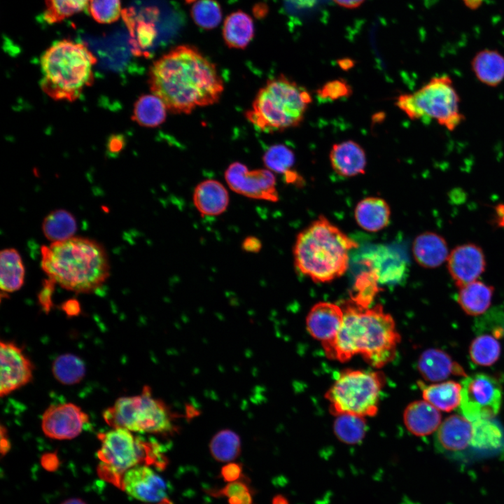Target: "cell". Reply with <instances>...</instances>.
I'll return each instance as SVG.
<instances>
[{
	"label": "cell",
	"instance_id": "13",
	"mask_svg": "<svg viewBox=\"0 0 504 504\" xmlns=\"http://www.w3.org/2000/svg\"><path fill=\"white\" fill-rule=\"evenodd\" d=\"M89 422L88 414L74 403L50 405L41 419V428L48 438L70 440L79 435Z\"/></svg>",
	"mask_w": 504,
	"mask_h": 504
},
{
	"label": "cell",
	"instance_id": "24",
	"mask_svg": "<svg viewBox=\"0 0 504 504\" xmlns=\"http://www.w3.org/2000/svg\"><path fill=\"white\" fill-rule=\"evenodd\" d=\"M390 206L384 199L368 197L358 202L354 209L357 224L368 232H378L389 223Z\"/></svg>",
	"mask_w": 504,
	"mask_h": 504
},
{
	"label": "cell",
	"instance_id": "21",
	"mask_svg": "<svg viewBox=\"0 0 504 504\" xmlns=\"http://www.w3.org/2000/svg\"><path fill=\"white\" fill-rule=\"evenodd\" d=\"M441 420L438 409L425 400L410 403L403 412L405 426L416 436H426L433 433L440 426Z\"/></svg>",
	"mask_w": 504,
	"mask_h": 504
},
{
	"label": "cell",
	"instance_id": "43",
	"mask_svg": "<svg viewBox=\"0 0 504 504\" xmlns=\"http://www.w3.org/2000/svg\"><path fill=\"white\" fill-rule=\"evenodd\" d=\"M216 497H226L230 504H253L252 493L246 482L237 480L223 488L210 491Z\"/></svg>",
	"mask_w": 504,
	"mask_h": 504
},
{
	"label": "cell",
	"instance_id": "1",
	"mask_svg": "<svg viewBox=\"0 0 504 504\" xmlns=\"http://www.w3.org/2000/svg\"><path fill=\"white\" fill-rule=\"evenodd\" d=\"M148 83L167 109L178 114L216 103L224 90L215 64L190 45L178 46L154 62Z\"/></svg>",
	"mask_w": 504,
	"mask_h": 504
},
{
	"label": "cell",
	"instance_id": "33",
	"mask_svg": "<svg viewBox=\"0 0 504 504\" xmlns=\"http://www.w3.org/2000/svg\"><path fill=\"white\" fill-rule=\"evenodd\" d=\"M167 107L155 94H144L134 104L132 119L139 125L155 127L166 119Z\"/></svg>",
	"mask_w": 504,
	"mask_h": 504
},
{
	"label": "cell",
	"instance_id": "16",
	"mask_svg": "<svg viewBox=\"0 0 504 504\" xmlns=\"http://www.w3.org/2000/svg\"><path fill=\"white\" fill-rule=\"evenodd\" d=\"M167 484L148 465H138L127 470L122 479V489L132 497L149 503L167 498Z\"/></svg>",
	"mask_w": 504,
	"mask_h": 504
},
{
	"label": "cell",
	"instance_id": "36",
	"mask_svg": "<svg viewBox=\"0 0 504 504\" xmlns=\"http://www.w3.org/2000/svg\"><path fill=\"white\" fill-rule=\"evenodd\" d=\"M54 377L64 385L79 383L86 372L84 361L72 354H64L57 357L52 364Z\"/></svg>",
	"mask_w": 504,
	"mask_h": 504
},
{
	"label": "cell",
	"instance_id": "42",
	"mask_svg": "<svg viewBox=\"0 0 504 504\" xmlns=\"http://www.w3.org/2000/svg\"><path fill=\"white\" fill-rule=\"evenodd\" d=\"M88 10L98 23L110 24L122 15L120 0H90Z\"/></svg>",
	"mask_w": 504,
	"mask_h": 504
},
{
	"label": "cell",
	"instance_id": "46",
	"mask_svg": "<svg viewBox=\"0 0 504 504\" xmlns=\"http://www.w3.org/2000/svg\"><path fill=\"white\" fill-rule=\"evenodd\" d=\"M293 11L307 13L313 11L325 3L326 0H285Z\"/></svg>",
	"mask_w": 504,
	"mask_h": 504
},
{
	"label": "cell",
	"instance_id": "51",
	"mask_svg": "<svg viewBox=\"0 0 504 504\" xmlns=\"http://www.w3.org/2000/svg\"><path fill=\"white\" fill-rule=\"evenodd\" d=\"M10 444L6 435V429L1 426V453L4 455L10 449Z\"/></svg>",
	"mask_w": 504,
	"mask_h": 504
},
{
	"label": "cell",
	"instance_id": "54",
	"mask_svg": "<svg viewBox=\"0 0 504 504\" xmlns=\"http://www.w3.org/2000/svg\"><path fill=\"white\" fill-rule=\"evenodd\" d=\"M109 147L112 151L119 150L122 147V141L118 137H113L110 141Z\"/></svg>",
	"mask_w": 504,
	"mask_h": 504
},
{
	"label": "cell",
	"instance_id": "49",
	"mask_svg": "<svg viewBox=\"0 0 504 504\" xmlns=\"http://www.w3.org/2000/svg\"><path fill=\"white\" fill-rule=\"evenodd\" d=\"M62 309L70 316H76L80 311L79 303L76 300H69L62 305Z\"/></svg>",
	"mask_w": 504,
	"mask_h": 504
},
{
	"label": "cell",
	"instance_id": "10",
	"mask_svg": "<svg viewBox=\"0 0 504 504\" xmlns=\"http://www.w3.org/2000/svg\"><path fill=\"white\" fill-rule=\"evenodd\" d=\"M384 382L381 372L342 371L325 394L330 412L336 416L349 414L365 418L375 415Z\"/></svg>",
	"mask_w": 504,
	"mask_h": 504
},
{
	"label": "cell",
	"instance_id": "29",
	"mask_svg": "<svg viewBox=\"0 0 504 504\" xmlns=\"http://www.w3.org/2000/svg\"><path fill=\"white\" fill-rule=\"evenodd\" d=\"M419 386L424 400L438 410L450 412L460 405L462 386L458 382L447 381L426 385L420 382Z\"/></svg>",
	"mask_w": 504,
	"mask_h": 504
},
{
	"label": "cell",
	"instance_id": "45",
	"mask_svg": "<svg viewBox=\"0 0 504 504\" xmlns=\"http://www.w3.org/2000/svg\"><path fill=\"white\" fill-rule=\"evenodd\" d=\"M55 281L48 278L43 281V287L38 294V302L42 309L48 314L52 307V295L55 288Z\"/></svg>",
	"mask_w": 504,
	"mask_h": 504
},
{
	"label": "cell",
	"instance_id": "17",
	"mask_svg": "<svg viewBox=\"0 0 504 504\" xmlns=\"http://www.w3.org/2000/svg\"><path fill=\"white\" fill-rule=\"evenodd\" d=\"M344 318L342 306L330 302H318L309 311L306 328L309 335L321 344L337 335Z\"/></svg>",
	"mask_w": 504,
	"mask_h": 504
},
{
	"label": "cell",
	"instance_id": "6",
	"mask_svg": "<svg viewBox=\"0 0 504 504\" xmlns=\"http://www.w3.org/2000/svg\"><path fill=\"white\" fill-rule=\"evenodd\" d=\"M312 100L306 89L281 74L259 90L246 117L262 132L284 131L301 124Z\"/></svg>",
	"mask_w": 504,
	"mask_h": 504
},
{
	"label": "cell",
	"instance_id": "23",
	"mask_svg": "<svg viewBox=\"0 0 504 504\" xmlns=\"http://www.w3.org/2000/svg\"><path fill=\"white\" fill-rule=\"evenodd\" d=\"M412 249L415 261L428 269L439 267L449 255L446 240L433 232H424L416 236Z\"/></svg>",
	"mask_w": 504,
	"mask_h": 504
},
{
	"label": "cell",
	"instance_id": "12",
	"mask_svg": "<svg viewBox=\"0 0 504 504\" xmlns=\"http://www.w3.org/2000/svg\"><path fill=\"white\" fill-rule=\"evenodd\" d=\"M230 188L243 196L270 202L279 200L276 178L269 169L249 170L244 164L234 162L225 172Z\"/></svg>",
	"mask_w": 504,
	"mask_h": 504
},
{
	"label": "cell",
	"instance_id": "4",
	"mask_svg": "<svg viewBox=\"0 0 504 504\" xmlns=\"http://www.w3.org/2000/svg\"><path fill=\"white\" fill-rule=\"evenodd\" d=\"M358 244L327 218L320 216L296 237L295 268L314 282H330L348 270L349 252Z\"/></svg>",
	"mask_w": 504,
	"mask_h": 504
},
{
	"label": "cell",
	"instance_id": "59",
	"mask_svg": "<svg viewBox=\"0 0 504 504\" xmlns=\"http://www.w3.org/2000/svg\"><path fill=\"white\" fill-rule=\"evenodd\" d=\"M157 504H173V503L167 498H165L164 499L162 500L161 501L158 502Z\"/></svg>",
	"mask_w": 504,
	"mask_h": 504
},
{
	"label": "cell",
	"instance_id": "19",
	"mask_svg": "<svg viewBox=\"0 0 504 504\" xmlns=\"http://www.w3.org/2000/svg\"><path fill=\"white\" fill-rule=\"evenodd\" d=\"M472 425L464 416L447 417L438 427L436 439L438 447L449 452L464 450L470 444Z\"/></svg>",
	"mask_w": 504,
	"mask_h": 504
},
{
	"label": "cell",
	"instance_id": "5",
	"mask_svg": "<svg viewBox=\"0 0 504 504\" xmlns=\"http://www.w3.org/2000/svg\"><path fill=\"white\" fill-rule=\"evenodd\" d=\"M96 62L85 45L68 39L58 41L41 57V87L55 100L74 102L92 83Z\"/></svg>",
	"mask_w": 504,
	"mask_h": 504
},
{
	"label": "cell",
	"instance_id": "58",
	"mask_svg": "<svg viewBox=\"0 0 504 504\" xmlns=\"http://www.w3.org/2000/svg\"><path fill=\"white\" fill-rule=\"evenodd\" d=\"M62 504H86L83 500L79 498H70L64 500Z\"/></svg>",
	"mask_w": 504,
	"mask_h": 504
},
{
	"label": "cell",
	"instance_id": "48",
	"mask_svg": "<svg viewBox=\"0 0 504 504\" xmlns=\"http://www.w3.org/2000/svg\"><path fill=\"white\" fill-rule=\"evenodd\" d=\"M241 248L248 253H258L262 248L261 241L254 236L246 237L241 243Z\"/></svg>",
	"mask_w": 504,
	"mask_h": 504
},
{
	"label": "cell",
	"instance_id": "28",
	"mask_svg": "<svg viewBox=\"0 0 504 504\" xmlns=\"http://www.w3.org/2000/svg\"><path fill=\"white\" fill-rule=\"evenodd\" d=\"M457 302L467 314L477 316L483 314L490 306L494 289L480 281H474L461 288Z\"/></svg>",
	"mask_w": 504,
	"mask_h": 504
},
{
	"label": "cell",
	"instance_id": "55",
	"mask_svg": "<svg viewBox=\"0 0 504 504\" xmlns=\"http://www.w3.org/2000/svg\"><path fill=\"white\" fill-rule=\"evenodd\" d=\"M338 64L342 69L349 70L354 66V61L349 58H344L339 60Z\"/></svg>",
	"mask_w": 504,
	"mask_h": 504
},
{
	"label": "cell",
	"instance_id": "27",
	"mask_svg": "<svg viewBox=\"0 0 504 504\" xmlns=\"http://www.w3.org/2000/svg\"><path fill=\"white\" fill-rule=\"evenodd\" d=\"M477 78L491 87L498 85L504 79V56L493 50L478 52L471 62Z\"/></svg>",
	"mask_w": 504,
	"mask_h": 504
},
{
	"label": "cell",
	"instance_id": "34",
	"mask_svg": "<svg viewBox=\"0 0 504 504\" xmlns=\"http://www.w3.org/2000/svg\"><path fill=\"white\" fill-rule=\"evenodd\" d=\"M77 230L74 216L64 209L51 211L43 219L42 230L52 242L64 241L74 237Z\"/></svg>",
	"mask_w": 504,
	"mask_h": 504
},
{
	"label": "cell",
	"instance_id": "60",
	"mask_svg": "<svg viewBox=\"0 0 504 504\" xmlns=\"http://www.w3.org/2000/svg\"><path fill=\"white\" fill-rule=\"evenodd\" d=\"M197 1V0H185V1H186L187 4H194V3H195Z\"/></svg>",
	"mask_w": 504,
	"mask_h": 504
},
{
	"label": "cell",
	"instance_id": "44",
	"mask_svg": "<svg viewBox=\"0 0 504 504\" xmlns=\"http://www.w3.org/2000/svg\"><path fill=\"white\" fill-rule=\"evenodd\" d=\"M317 96L322 99L335 101L352 94V88L343 79H335L326 83L317 90Z\"/></svg>",
	"mask_w": 504,
	"mask_h": 504
},
{
	"label": "cell",
	"instance_id": "50",
	"mask_svg": "<svg viewBox=\"0 0 504 504\" xmlns=\"http://www.w3.org/2000/svg\"><path fill=\"white\" fill-rule=\"evenodd\" d=\"M337 5L346 8H356L360 6L365 0H332Z\"/></svg>",
	"mask_w": 504,
	"mask_h": 504
},
{
	"label": "cell",
	"instance_id": "20",
	"mask_svg": "<svg viewBox=\"0 0 504 504\" xmlns=\"http://www.w3.org/2000/svg\"><path fill=\"white\" fill-rule=\"evenodd\" d=\"M418 370L430 382L446 379L451 374L467 377L463 368L444 351L438 349H428L420 356Z\"/></svg>",
	"mask_w": 504,
	"mask_h": 504
},
{
	"label": "cell",
	"instance_id": "7",
	"mask_svg": "<svg viewBox=\"0 0 504 504\" xmlns=\"http://www.w3.org/2000/svg\"><path fill=\"white\" fill-rule=\"evenodd\" d=\"M101 442L97 456L99 463L97 473L104 480L122 489V479L130 468L144 463L163 470L167 458L157 442L134 436L124 428H113L99 433Z\"/></svg>",
	"mask_w": 504,
	"mask_h": 504
},
{
	"label": "cell",
	"instance_id": "15",
	"mask_svg": "<svg viewBox=\"0 0 504 504\" xmlns=\"http://www.w3.org/2000/svg\"><path fill=\"white\" fill-rule=\"evenodd\" d=\"M485 267L482 249L472 243L457 246L447 258L448 271L458 288L475 281Z\"/></svg>",
	"mask_w": 504,
	"mask_h": 504
},
{
	"label": "cell",
	"instance_id": "22",
	"mask_svg": "<svg viewBox=\"0 0 504 504\" xmlns=\"http://www.w3.org/2000/svg\"><path fill=\"white\" fill-rule=\"evenodd\" d=\"M193 203L200 213L209 216H219L229 205V194L223 185L214 179L200 183L193 192Z\"/></svg>",
	"mask_w": 504,
	"mask_h": 504
},
{
	"label": "cell",
	"instance_id": "38",
	"mask_svg": "<svg viewBox=\"0 0 504 504\" xmlns=\"http://www.w3.org/2000/svg\"><path fill=\"white\" fill-rule=\"evenodd\" d=\"M365 417L344 414L337 416L333 424L336 437L342 442L349 444L362 441L366 433Z\"/></svg>",
	"mask_w": 504,
	"mask_h": 504
},
{
	"label": "cell",
	"instance_id": "40",
	"mask_svg": "<svg viewBox=\"0 0 504 504\" xmlns=\"http://www.w3.org/2000/svg\"><path fill=\"white\" fill-rule=\"evenodd\" d=\"M90 0H45L43 18L48 24H55L82 11Z\"/></svg>",
	"mask_w": 504,
	"mask_h": 504
},
{
	"label": "cell",
	"instance_id": "14",
	"mask_svg": "<svg viewBox=\"0 0 504 504\" xmlns=\"http://www.w3.org/2000/svg\"><path fill=\"white\" fill-rule=\"evenodd\" d=\"M0 396H6L30 382L34 367L21 347L11 342H1Z\"/></svg>",
	"mask_w": 504,
	"mask_h": 504
},
{
	"label": "cell",
	"instance_id": "37",
	"mask_svg": "<svg viewBox=\"0 0 504 504\" xmlns=\"http://www.w3.org/2000/svg\"><path fill=\"white\" fill-rule=\"evenodd\" d=\"M209 450L216 461L220 462L232 461L240 454V438L233 430H222L212 438L209 443Z\"/></svg>",
	"mask_w": 504,
	"mask_h": 504
},
{
	"label": "cell",
	"instance_id": "31",
	"mask_svg": "<svg viewBox=\"0 0 504 504\" xmlns=\"http://www.w3.org/2000/svg\"><path fill=\"white\" fill-rule=\"evenodd\" d=\"M24 267L20 255L15 248H5L0 253V287L1 292L19 290L24 283Z\"/></svg>",
	"mask_w": 504,
	"mask_h": 504
},
{
	"label": "cell",
	"instance_id": "35",
	"mask_svg": "<svg viewBox=\"0 0 504 504\" xmlns=\"http://www.w3.org/2000/svg\"><path fill=\"white\" fill-rule=\"evenodd\" d=\"M472 447L482 451H493L501 447L503 433L495 422L489 419H480L472 421Z\"/></svg>",
	"mask_w": 504,
	"mask_h": 504
},
{
	"label": "cell",
	"instance_id": "11",
	"mask_svg": "<svg viewBox=\"0 0 504 504\" xmlns=\"http://www.w3.org/2000/svg\"><path fill=\"white\" fill-rule=\"evenodd\" d=\"M460 407L470 421L496 416L502 402L501 386L495 377L484 373L465 377L461 382Z\"/></svg>",
	"mask_w": 504,
	"mask_h": 504
},
{
	"label": "cell",
	"instance_id": "53",
	"mask_svg": "<svg viewBox=\"0 0 504 504\" xmlns=\"http://www.w3.org/2000/svg\"><path fill=\"white\" fill-rule=\"evenodd\" d=\"M494 220L498 226L504 227V204H500L496 207Z\"/></svg>",
	"mask_w": 504,
	"mask_h": 504
},
{
	"label": "cell",
	"instance_id": "3",
	"mask_svg": "<svg viewBox=\"0 0 504 504\" xmlns=\"http://www.w3.org/2000/svg\"><path fill=\"white\" fill-rule=\"evenodd\" d=\"M41 266L48 278L62 288L89 293L102 286L110 275L104 248L86 237H72L41 248Z\"/></svg>",
	"mask_w": 504,
	"mask_h": 504
},
{
	"label": "cell",
	"instance_id": "8",
	"mask_svg": "<svg viewBox=\"0 0 504 504\" xmlns=\"http://www.w3.org/2000/svg\"><path fill=\"white\" fill-rule=\"evenodd\" d=\"M460 98L453 81L447 75L432 78L412 94L398 97L397 106L412 120H434L454 130L464 120L459 108Z\"/></svg>",
	"mask_w": 504,
	"mask_h": 504
},
{
	"label": "cell",
	"instance_id": "39",
	"mask_svg": "<svg viewBox=\"0 0 504 504\" xmlns=\"http://www.w3.org/2000/svg\"><path fill=\"white\" fill-rule=\"evenodd\" d=\"M469 352L470 358L475 363L482 366H489L498 359L500 354V345L498 341L491 335H480L472 342Z\"/></svg>",
	"mask_w": 504,
	"mask_h": 504
},
{
	"label": "cell",
	"instance_id": "47",
	"mask_svg": "<svg viewBox=\"0 0 504 504\" xmlns=\"http://www.w3.org/2000/svg\"><path fill=\"white\" fill-rule=\"evenodd\" d=\"M220 475L227 482L239 480L242 475L241 465L237 463H227L222 468Z\"/></svg>",
	"mask_w": 504,
	"mask_h": 504
},
{
	"label": "cell",
	"instance_id": "25",
	"mask_svg": "<svg viewBox=\"0 0 504 504\" xmlns=\"http://www.w3.org/2000/svg\"><path fill=\"white\" fill-rule=\"evenodd\" d=\"M364 263L372 271L379 283L401 280L406 271V263L399 255L387 250H378L364 259Z\"/></svg>",
	"mask_w": 504,
	"mask_h": 504
},
{
	"label": "cell",
	"instance_id": "57",
	"mask_svg": "<svg viewBox=\"0 0 504 504\" xmlns=\"http://www.w3.org/2000/svg\"><path fill=\"white\" fill-rule=\"evenodd\" d=\"M272 504H289V503L284 496L278 495L273 498Z\"/></svg>",
	"mask_w": 504,
	"mask_h": 504
},
{
	"label": "cell",
	"instance_id": "32",
	"mask_svg": "<svg viewBox=\"0 0 504 504\" xmlns=\"http://www.w3.org/2000/svg\"><path fill=\"white\" fill-rule=\"evenodd\" d=\"M122 15L130 32V43L134 55L146 57L148 55L146 50L151 47L157 36L154 24L138 16L134 17V13L130 8L122 10Z\"/></svg>",
	"mask_w": 504,
	"mask_h": 504
},
{
	"label": "cell",
	"instance_id": "52",
	"mask_svg": "<svg viewBox=\"0 0 504 504\" xmlns=\"http://www.w3.org/2000/svg\"><path fill=\"white\" fill-rule=\"evenodd\" d=\"M42 463L43 466L48 470L55 468L57 465V457L52 454L44 455L42 458Z\"/></svg>",
	"mask_w": 504,
	"mask_h": 504
},
{
	"label": "cell",
	"instance_id": "30",
	"mask_svg": "<svg viewBox=\"0 0 504 504\" xmlns=\"http://www.w3.org/2000/svg\"><path fill=\"white\" fill-rule=\"evenodd\" d=\"M263 162L267 169L276 174H281L287 183L301 185L303 179L294 170L295 155L293 151L283 144H275L269 147L263 155Z\"/></svg>",
	"mask_w": 504,
	"mask_h": 504
},
{
	"label": "cell",
	"instance_id": "41",
	"mask_svg": "<svg viewBox=\"0 0 504 504\" xmlns=\"http://www.w3.org/2000/svg\"><path fill=\"white\" fill-rule=\"evenodd\" d=\"M190 15L194 22L204 29L216 28L222 20V9L216 0H197L193 4Z\"/></svg>",
	"mask_w": 504,
	"mask_h": 504
},
{
	"label": "cell",
	"instance_id": "18",
	"mask_svg": "<svg viewBox=\"0 0 504 504\" xmlns=\"http://www.w3.org/2000/svg\"><path fill=\"white\" fill-rule=\"evenodd\" d=\"M332 169L339 175L352 177L365 174L367 164L364 149L352 140L334 144L330 152Z\"/></svg>",
	"mask_w": 504,
	"mask_h": 504
},
{
	"label": "cell",
	"instance_id": "9",
	"mask_svg": "<svg viewBox=\"0 0 504 504\" xmlns=\"http://www.w3.org/2000/svg\"><path fill=\"white\" fill-rule=\"evenodd\" d=\"M105 422L113 428L131 432L156 434L174 430V415L160 399L153 397L145 386L139 395L120 397L102 414Z\"/></svg>",
	"mask_w": 504,
	"mask_h": 504
},
{
	"label": "cell",
	"instance_id": "26",
	"mask_svg": "<svg viewBox=\"0 0 504 504\" xmlns=\"http://www.w3.org/2000/svg\"><path fill=\"white\" fill-rule=\"evenodd\" d=\"M222 33L229 48L244 49L255 34L253 19L242 10L232 12L225 18Z\"/></svg>",
	"mask_w": 504,
	"mask_h": 504
},
{
	"label": "cell",
	"instance_id": "2",
	"mask_svg": "<svg viewBox=\"0 0 504 504\" xmlns=\"http://www.w3.org/2000/svg\"><path fill=\"white\" fill-rule=\"evenodd\" d=\"M341 306V328L334 339L322 344L326 356L345 362L360 354L376 368L391 362L400 342L392 316L381 304L364 307L349 299Z\"/></svg>",
	"mask_w": 504,
	"mask_h": 504
},
{
	"label": "cell",
	"instance_id": "56",
	"mask_svg": "<svg viewBox=\"0 0 504 504\" xmlns=\"http://www.w3.org/2000/svg\"><path fill=\"white\" fill-rule=\"evenodd\" d=\"M468 7L471 9L477 8L482 3V0H463Z\"/></svg>",
	"mask_w": 504,
	"mask_h": 504
}]
</instances>
